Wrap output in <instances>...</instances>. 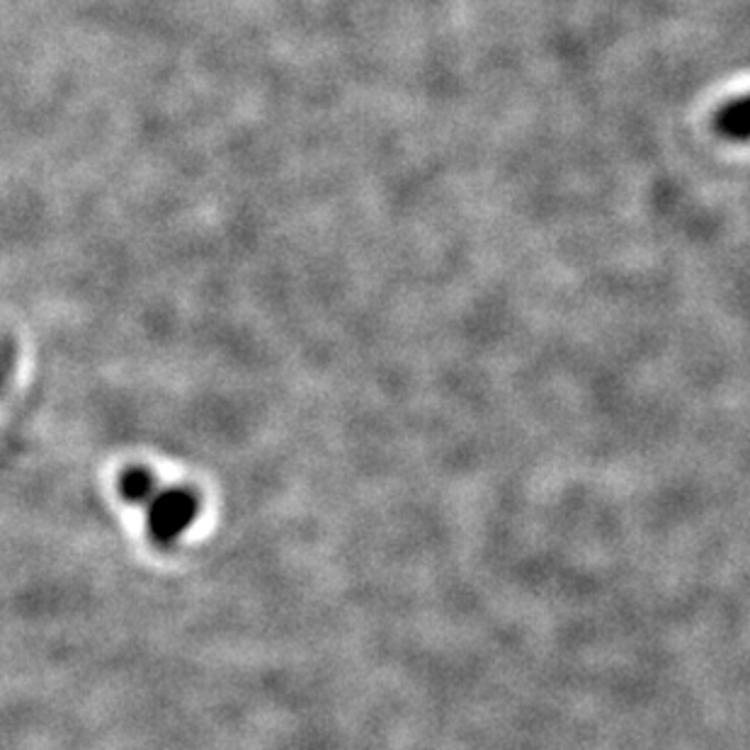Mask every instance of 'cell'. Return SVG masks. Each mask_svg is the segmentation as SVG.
<instances>
[{
    "label": "cell",
    "instance_id": "6da1fadb",
    "mask_svg": "<svg viewBox=\"0 0 750 750\" xmlns=\"http://www.w3.org/2000/svg\"><path fill=\"white\" fill-rule=\"evenodd\" d=\"M146 515L148 537L161 546H171L181 540L197 517V495L187 489H161L138 505Z\"/></svg>",
    "mask_w": 750,
    "mask_h": 750
},
{
    "label": "cell",
    "instance_id": "7a4b0ae2",
    "mask_svg": "<svg viewBox=\"0 0 750 750\" xmlns=\"http://www.w3.org/2000/svg\"><path fill=\"white\" fill-rule=\"evenodd\" d=\"M0 384H3V360H0Z\"/></svg>",
    "mask_w": 750,
    "mask_h": 750
}]
</instances>
